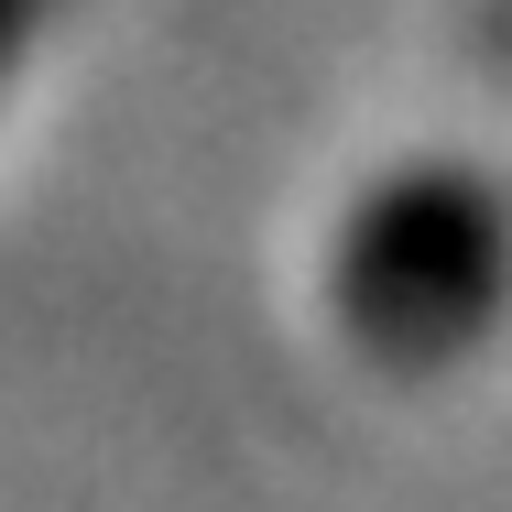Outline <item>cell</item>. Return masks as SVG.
<instances>
[{"label": "cell", "mask_w": 512, "mask_h": 512, "mask_svg": "<svg viewBox=\"0 0 512 512\" xmlns=\"http://www.w3.org/2000/svg\"><path fill=\"white\" fill-rule=\"evenodd\" d=\"M502 295V207L469 175H404L360 207L349 251H338V316L371 360L436 371L480 338V316Z\"/></svg>", "instance_id": "6da1fadb"}]
</instances>
